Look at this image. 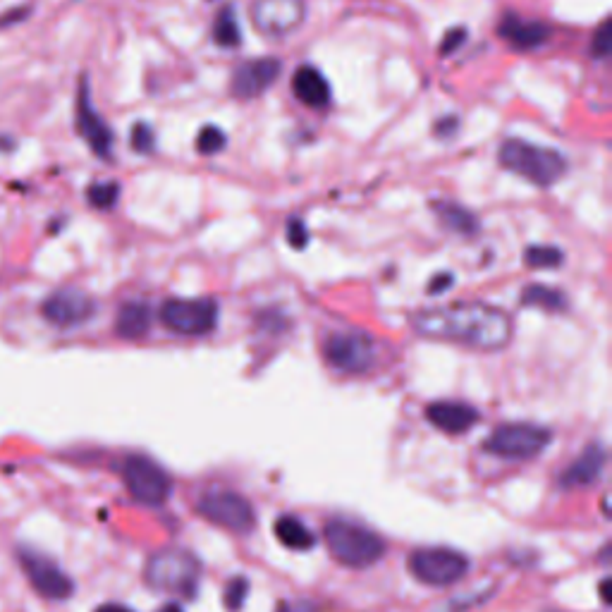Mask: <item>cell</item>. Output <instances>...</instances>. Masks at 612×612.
<instances>
[{"label":"cell","mask_w":612,"mask_h":612,"mask_svg":"<svg viewBox=\"0 0 612 612\" xmlns=\"http://www.w3.org/2000/svg\"><path fill=\"white\" fill-rule=\"evenodd\" d=\"M161 321L165 328L180 335H199L211 333L218 323V302L216 299H168L161 306Z\"/></svg>","instance_id":"8fae6325"},{"label":"cell","mask_w":612,"mask_h":612,"mask_svg":"<svg viewBox=\"0 0 612 612\" xmlns=\"http://www.w3.org/2000/svg\"><path fill=\"white\" fill-rule=\"evenodd\" d=\"M20 565L29 581H32L34 589L48 598V601H67L75 593L72 579L53 560H48L46 555L24 548L20 550Z\"/></svg>","instance_id":"5bb4252c"},{"label":"cell","mask_w":612,"mask_h":612,"mask_svg":"<svg viewBox=\"0 0 612 612\" xmlns=\"http://www.w3.org/2000/svg\"><path fill=\"white\" fill-rule=\"evenodd\" d=\"M199 577L201 565L197 555L175 546L156 550L144 567L146 584L161 593H170V596H194L199 586Z\"/></svg>","instance_id":"3957f363"},{"label":"cell","mask_w":612,"mask_h":612,"mask_svg":"<svg viewBox=\"0 0 612 612\" xmlns=\"http://www.w3.org/2000/svg\"><path fill=\"white\" fill-rule=\"evenodd\" d=\"M452 283H455V278H452V273H443V275H433L431 285H428V292L431 295H438V292L450 290Z\"/></svg>","instance_id":"836d02e7"},{"label":"cell","mask_w":612,"mask_h":612,"mask_svg":"<svg viewBox=\"0 0 612 612\" xmlns=\"http://www.w3.org/2000/svg\"><path fill=\"white\" fill-rule=\"evenodd\" d=\"M421 338L455 342L471 350L495 352L510 345L514 326L507 311L486 302H459L421 309L412 316Z\"/></svg>","instance_id":"6da1fadb"},{"label":"cell","mask_w":612,"mask_h":612,"mask_svg":"<svg viewBox=\"0 0 612 612\" xmlns=\"http://www.w3.org/2000/svg\"><path fill=\"white\" fill-rule=\"evenodd\" d=\"M498 161L505 170H510V173L519 175L536 187H553L569 170V161L562 151L531 144L519 137H510L500 144Z\"/></svg>","instance_id":"7a4b0ae2"},{"label":"cell","mask_w":612,"mask_h":612,"mask_svg":"<svg viewBox=\"0 0 612 612\" xmlns=\"http://www.w3.org/2000/svg\"><path fill=\"white\" fill-rule=\"evenodd\" d=\"M326 546L335 560L345 567H371L385 555V541L376 531L354 524L350 519H330L323 526Z\"/></svg>","instance_id":"277c9868"},{"label":"cell","mask_w":612,"mask_h":612,"mask_svg":"<svg viewBox=\"0 0 612 612\" xmlns=\"http://www.w3.org/2000/svg\"><path fill=\"white\" fill-rule=\"evenodd\" d=\"M467 39H469L467 27H452V29H448V32H445L443 39H440L438 53L443 55V58H450L452 53H457L459 48L467 44Z\"/></svg>","instance_id":"4dcf8cb0"},{"label":"cell","mask_w":612,"mask_h":612,"mask_svg":"<svg viewBox=\"0 0 612 612\" xmlns=\"http://www.w3.org/2000/svg\"><path fill=\"white\" fill-rule=\"evenodd\" d=\"M247 593H249V581L244 577H235L228 581V586H225V593H223V601H225V608L237 612L242 610L244 601H247Z\"/></svg>","instance_id":"f546056e"},{"label":"cell","mask_w":612,"mask_h":612,"mask_svg":"<svg viewBox=\"0 0 612 612\" xmlns=\"http://www.w3.org/2000/svg\"><path fill=\"white\" fill-rule=\"evenodd\" d=\"M130 146L137 153H142V156H151V153H156V132H153V127L149 122H134L132 130H130Z\"/></svg>","instance_id":"83f0119b"},{"label":"cell","mask_w":612,"mask_h":612,"mask_svg":"<svg viewBox=\"0 0 612 612\" xmlns=\"http://www.w3.org/2000/svg\"><path fill=\"white\" fill-rule=\"evenodd\" d=\"M27 15H32V8H17L8 12V15L3 17V22H0V27H5V24H15V22H24L27 20Z\"/></svg>","instance_id":"e575fe53"},{"label":"cell","mask_w":612,"mask_h":612,"mask_svg":"<svg viewBox=\"0 0 612 612\" xmlns=\"http://www.w3.org/2000/svg\"><path fill=\"white\" fill-rule=\"evenodd\" d=\"M292 91L306 108H326L333 99L328 77L316 65H299L292 75Z\"/></svg>","instance_id":"d6986e66"},{"label":"cell","mask_w":612,"mask_h":612,"mask_svg":"<svg viewBox=\"0 0 612 612\" xmlns=\"http://www.w3.org/2000/svg\"><path fill=\"white\" fill-rule=\"evenodd\" d=\"M96 304L87 292L77 290V287H63V290L53 292L44 302V316L48 323L58 328H72L79 323H87L94 316Z\"/></svg>","instance_id":"9a60e30c"},{"label":"cell","mask_w":612,"mask_h":612,"mask_svg":"<svg viewBox=\"0 0 612 612\" xmlns=\"http://www.w3.org/2000/svg\"><path fill=\"white\" fill-rule=\"evenodd\" d=\"M87 201L96 211H110V208L118 206L120 201V185L115 180L91 182L87 187Z\"/></svg>","instance_id":"484cf974"},{"label":"cell","mask_w":612,"mask_h":612,"mask_svg":"<svg viewBox=\"0 0 612 612\" xmlns=\"http://www.w3.org/2000/svg\"><path fill=\"white\" fill-rule=\"evenodd\" d=\"M409 572L426 586H452L467 577V555L452 548H419L409 555Z\"/></svg>","instance_id":"52a82bcc"},{"label":"cell","mask_w":612,"mask_h":612,"mask_svg":"<svg viewBox=\"0 0 612 612\" xmlns=\"http://www.w3.org/2000/svg\"><path fill=\"white\" fill-rule=\"evenodd\" d=\"M283 75V63L273 55H263V58L244 60L235 67L232 72L230 91L235 99L240 101H252L259 99L261 94H266L268 89L278 82Z\"/></svg>","instance_id":"4fadbf2b"},{"label":"cell","mask_w":612,"mask_h":612,"mask_svg":"<svg viewBox=\"0 0 612 612\" xmlns=\"http://www.w3.org/2000/svg\"><path fill=\"white\" fill-rule=\"evenodd\" d=\"M304 20L306 0H254L252 3V24L271 39L295 34Z\"/></svg>","instance_id":"7c38bea8"},{"label":"cell","mask_w":612,"mask_h":612,"mask_svg":"<svg viewBox=\"0 0 612 612\" xmlns=\"http://www.w3.org/2000/svg\"><path fill=\"white\" fill-rule=\"evenodd\" d=\"M96 612H134V610L125 608V605H120V603H108V605H101Z\"/></svg>","instance_id":"d590c367"},{"label":"cell","mask_w":612,"mask_h":612,"mask_svg":"<svg viewBox=\"0 0 612 612\" xmlns=\"http://www.w3.org/2000/svg\"><path fill=\"white\" fill-rule=\"evenodd\" d=\"M228 146V134L218 125H204L197 134V151L201 156H216Z\"/></svg>","instance_id":"4316f807"},{"label":"cell","mask_w":612,"mask_h":612,"mask_svg":"<svg viewBox=\"0 0 612 612\" xmlns=\"http://www.w3.org/2000/svg\"><path fill=\"white\" fill-rule=\"evenodd\" d=\"M565 261L562 249L553 247V244H531L524 252V263L536 271H548V268H558Z\"/></svg>","instance_id":"d4e9b609"},{"label":"cell","mask_w":612,"mask_h":612,"mask_svg":"<svg viewBox=\"0 0 612 612\" xmlns=\"http://www.w3.org/2000/svg\"><path fill=\"white\" fill-rule=\"evenodd\" d=\"M608 589H610V579H603V581H601V598H603V603H605V605H610Z\"/></svg>","instance_id":"8d00e7d4"},{"label":"cell","mask_w":612,"mask_h":612,"mask_svg":"<svg viewBox=\"0 0 612 612\" xmlns=\"http://www.w3.org/2000/svg\"><path fill=\"white\" fill-rule=\"evenodd\" d=\"M610 53H612V22L608 17V20H603L596 27V32H593L591 44H589V55H591V60H605V58H610Z\"/></svg>","instance_id":"f1b7e54d"},{"label":"cell","mask_w":612,"mask_h":612,"mask_svg":"<svg viewBox=\"0 0 612 612\" xmlns=\"http://www.w3.org/2000/svg\"><path fill=\"white\" fill-rule=\"evenodd\" d=\"M275 538L290 550H311L316 546V536L306 529V524L295 514L278 517V522H275Z\"/></svg>","instance_id":"7402d4cb"},{"label":"cell","mask_w":612,"mask_h":612,"mask_svg":"<svg viewBox=\"0 0 612 612\" xmlns=\"http://www.w3.org/2000/svg\"><path fill=\"white\" fill-rule=\"evenodd\" d=\"M426 419L431 421L438 431L450 433V436H462L467 433L476 421L481 419L479 409L457 400H438L426 407Z\"/></svg>","instance_id":"e0dca14e"},{"label":"cell","mask_w":612,"mask_h":612,"mask_svg":"<svg viewBox=\"0 0 612 612\" xmlns=\"http://www.w3.org/2000/svg\"><path fill=\"white\" fill-rule=\"evenodd\" d=\"M605 462H608V455H605L603 445L598 443L586 445V450L581 452V455L565 469V474L560 476V486L562 488L593 486V483H598V479L603 476Z\"/></svg>","instance_id":"ac0fdd59"},{"label":"cell","mask_w":612,"mask_h":612,"mask_svg":"<svg viewBox=\"0 0 612 612\" xmlns=\"http://www.w3.org/2000/svg\"><path fill=\"white\" fill-rule=\"evenodd\" d=\"M433 213H436L438 223L443 225L445 230L455 232L459 237H476L481 232L479 218H476L467 206L457 204V201H433Z\"/></svg>","instance_id":"ffe728a7"},{"label":"cell","mask_w":612,"mask_h":612,"mask_svg":"<svg viewBox=\"0 0 612 612\" xmlns=\"http://www.w3.org/2000/svg\"><path fill=\"white\" fill-rule=\"evenodd\" d=\"M550 440H553L550 428L517 421V424H503L495 428L483 443V450L493 457L510 459V462H526V459L541 455L550 445Z\"/></svg>","instance_id":"5b68a950"},{"label":"cell","mask_w":612,"mask_h":612,"mask_svg":"<svg viewBox=\"0 0 612 612\" xmlns=\"http://www.w3.org/2000/svg\"><path fill=\"white\" fill-rule=\"evenodd\" d=\"M122 479H125V486L132 498L149 507L163 505L173 493V481H170L168 471L144 455H130L125 459Z\"/></svg>","instance_id":"8992f818"},{"label":"cell","mask_w":612,"mask_h":612,"mask_svg":"<svg viewBox=\"0 0 612 612\" xmlns=\"http://www.w3.org/2000/svg\"><path fill=\"white\" fill-rule=\"evenodd\" d=\"M285 235H287V242H290V247H295V249H304L306 244H309V228H306V223L299 216H292L290 220H287Z\"/></svg>","instance_id":"1f68e13d"},{"label":"cell","mask_w":612,"mask_h":612,"mask_svg":"<svg viewBox=\"0 0 612 612\" xmlns=\"http://www.w3.org/2000/svg\"><path fill=\"white\" fill-rule=\"evenodd\" d=\"M498 34L514 51H536V48L548 44L553 29L541 20H526L522 15L505 12L503 20L498 22Z\"/></svg>","instance_id":"2e32d148"},{"label":"cell","mask_w":612,"mask_h":612,"mask_svg":"<svg viewBox=\"0 0 612 612\" xmlns=\"http://www.w3.org/2000/svg\"><path fill=\"white\" fill-rule=\"evenodd\" d=\"M213 44L220 48L242 46V24L237 17V5L225 3L213 22Z\"/></svg>","instance_id":"603a6c76"},{"label":"cell","mask_w":612,"mask_h":612,"mask_svg":"<svg viewBox=\"0 0 612 612\" xmlns=\"http://www.w3.org/2000/svg\"><path fill=\"white\" fill-rule=\"evenodd\" d=\"M161 612H182V608H180V605H165Z\"/></svg>","instance_id":"f35d334b"},{"label":"cell","mask_w":612,"mask_h":612,"mask_svg":"<svg viewBox=\"0 0 612 612\" xmlns=\"http://www.w3.org/2000/svg\"><path fill=\"white\" fill-rule=\"evenodd\" d=\"M323 357L342 373H364L376 361V342L364 330H340L323 342Z\"/></svg>","instance_id":"9c48e42d"},{"label":"cell","mask_w":612,"mask_h":612,"mask_svg":"<svg viewBox=\"0 0 612 612\" xmlns=\"http://www.w3.org/2000/svg\"><path fill=\"white\" fill-rule=\"evenodd\" d=\"M197 512L206 522L228 529L232 534H249L256 526L254 505L235 491L204 493L197 503Z\"/></svg>","instance_id":"ba28073f"},{"label":"cell","mask_w":612,"mask_h":612,"mask_svg":"<svg viewBox=\"0 0 612 612\" xmlns=\"http://www.w3.org/2000/svg\"><path fill=\"white\" fill-rule=\"evenodd\" d=\"M75 127L79 137L89 144V149L94 151L96 158L101 161H113V149H115V132L106 120L101 118V113L96 110L94 101H91V87L89 77L82 75L77 87V103H75Z\"/></svg>","instance_id":"30bf717a"},{"label":"cell","mask_w":612,"mask_h":612,"mask_svg":"<svg viewBox=\"0 0 612 612\" xmlns=\"http://www.w3.org/2000/svg\"><path fill=\"white\" fill-rule=\"evenodd\" d=\"M12 146H15V144H12V139H10V137H3V139H0V149H12Z\"/></svg>","instance_id":"74e56055"},{"label":"cell","mask_w":612,"mask_h":612,"mask_svg":"<svg viewBox=\"0 0 612 612\" xmlns=\"http://www.w3.org/2000/svg\"><path fill=\"white\" fill-rule=\"evenodd\" d=\"M459 125H462V122H459L457 115H445V118L436 120V125H433V134L440 139H450L457 134Z\"/></svg>","instance_id":"d6a6232c"},{"label":"cell","mask_w":612,"mask_h":612,"mask_svg":"<svg viewBox=\"0 0 612 612\" xmlns=\"http://www.w3.org/2000/svg\"><path fill=\"white\" fill-rule=\"evenodd\" d=\"M153 311L144 302H127L120 306L115 318V333L125 340H139L151 330Z\"/></svg>","instance_id":"44dd1931"},{"label":"cell","mask_w":612,"mask_h":612,"mask_svg":"<svg viewBox=\"0 0 612 612\" xmlns=\"http://www.w3.org/2000/svg\"><path fill=\"white\" fill-rule=\"evenodd\" d=\"M522 304L524 306H536V309L548 311V314H558V311H567V295L562 290L548 285H526L522 292Z\"/></svg>","instance_id":"cb8c5ba5"}]
</instances>
